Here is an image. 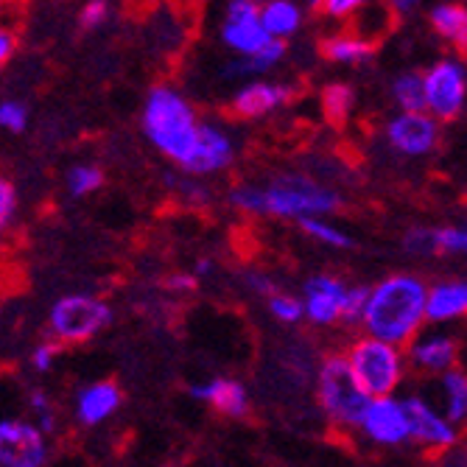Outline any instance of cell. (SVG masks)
<instances>
[{
  "label": "cell",
  "instance_id": "obj_26",
  "mask_svg": "<svg viewBox=\"0 0 467 467\" xmlns=\"http://www.w3.org/2000/svg\"><path fill=\"white\" fill-rule=\"evenodd\" d=\"M296 224H300V230H303L311 241H317V244H322V246H327V249H353V246H356L353 235H350L348 230H342L338 224H333L327 216L300 219Z\"/></svg>",
  "mask_w": 467,
  "mask_h": 467
},
{
  "label": "cell",
  "instance_id": "obj_32",
  "mask_svg": "<svg viewBox=\"0 0 467 467\" xmlns=\"http://www.w3.org/2000/svg\"><path fill=\"white\" fill-rule=\"evenodd\" d=\"M31 120L28 104L20 99H0V132L23 135Z\"/></svg>",
  "mask_w": 467,
  "mask_h": 467
},
{
  "label": "cell",
  "instance_id": "obj_22",
  "mask_svg": "<svg viewBox=\"0 0 467 467\" xmlns=\"http://www.w3.org/2000/svg\"><path fill=\"white\" fill-rule=\"evenodd\" d=\"M429 23L437 36H442L448 46L456 51H464L467 46V9L462 0H442L434 4L429 12Z\"/></svg>",
  "mask_w": 467,
  "mask_h": 467
},
{
  "label": "cell",
  "instance_id": "obj_12",
  "mask_svg": "<svg viewBox=\"0 0 467 467\" xmlns=\"http://www.w3.org/2000/svg\"><path fill=\"white\" fill-rule=\"evenodd\" d=\"M51 442L28 417H0V467H46Z\"/></svg>",
  "mask_w": 467,
  "mask_h": 467
},
{
  "label": "cell",
  "instance_id": "obj_14",
  "mask_svg": "<svg viewBox=\"0 0 467 467\" xmlns=\"http://www.w3.org/2000/svg\"><path fill=\"white\" fill-rule=\"evenodd\" d=\"M367 442L378 448H400L409 442V429H406V411L398 395H384V398H369L358 429H356Z\"/></svg>",
  "mask_w": 467,
  "mask_h": 467
},
{
  "label": "cell",
  "instance_id": "obj_28",
  "mask_svg": "<svg viewBox=\"0 0 467 467\" xmlns=\"http://www.w3.org/2000/svg\"><path fill=\"white\" fill-rule=\"evenodd\" d=\"M26 400H28V420L34 422V426L46 434V437H51L57 429H59V414H57V403H54V398L46 392V389H39V387H34V389H28V395H26Z\"/></svg>",
  "mask_w": 467,
  "mask_h": 467
},
{
  "label": "cell",
  "instance_id": "obj_20",
  "mask_svg": "<svg viewBox=\"0 0 467 467\" xmlns=\"http://www.w3.org/2000/svg\"><path fill=\"white\" fill-rule=\"evenodd\" d=\"M322 57L333 65H342V67H358L367 65L375 57V39L358 34V31H330L322 39Z\"/></svg>",
  "mask_w": 467,
  "mask_h": 467
},
{
  "label": "cell",
  "instance_id": "obj_45",
  "mask_svg": "<svg viewBox=\"0 0 467 467\" xmlns=\"http://www.w3.org/2000/svg\"><path fill=\"white\" fill-rule=\"evenodd\" d=\"M306 4H308V6H314V9H319V6H322V0H306Z\"/></svg>",
  "mask_w": 467,
  "mask_h": 467
},
{
  "label": "cell",
  "instance_id": "obj_9",
  "mask_svg": "<svg viewBox=\"0 0 467 467\" xmlns=\"http://www.w3.org/2000/svg\"><path fill=\"white\" fill-rule=\"evenodd\" d=\"M219 42L235 59L266 48L272 36L261 26V0H224L219 17Z\"/></svg>",
  "mask_w": 467,
  "mask_h": 467
},
{
  "label": "cell",
  "instance_id": "obj_4",
  "mask_svg": "<svg viewBox=\"0 0 467 467\" xmlns=\"http://www.w3.org/2000/svg\"><path fill=\"white\" fill-rule=\"evenodd\" d=\"M314 395H317L319 411L325 414V420L336 431L356 434L361 411H364L369 395L356 380L345 353H330L319 361L317 380H314Z\"/></svg>",
  "mask_w": 467,
  "mask_h": 467
},
{
  "label": "cell",
  "instance_id": "obj_23",
  "mask_svg": "<svg viewBox=\"0 0 467 467\" xmlns=\"http://www.w3.org/2000/svg\"><path fill=\"white\" fill-rule=\"evenodd\" d=\"M437 398L440 411L453 422V426H464L467 420V375L462 367H453L437 378Z\"/></svg>",
  "mask_w": 467,
  "mask_h": 467
},
{
  "label": "cell",
  "instance_id": "obj_38",
  "mask_svg": "<svg viewBox=\"0 0 467 467\" xmlns=\"http://www.w3.org/2000/svg\"><path fill=\"white\" fill-rule=\"evenodd\" d=\"M109 12H112V9H109L107 0H88V4H84L81 12H78V26H81L84 31H99V28L107 26Z\"/></svg>",
  "mask_w": 467,
  "mask_h": 467
},
{
  "label": "cell",
  "instance_id": "obj_11",
  "mask_svg": "<svg viewBox=\"0 0 467 467\" xmlns=\"http://www.w3.org/2000/svg\"><path fill=\"white\" fill-rule=\"evenodd\" d=\"M235 157H238V140L230 132V126L213 118H202L193 154L185 162L182 174L202 177V180L216 177V174H224L227 168H233Z\"/></svg>",
  "mask_w": 467,
  "mask_h": 467
},
{
  "label": "cell",
  "instance_id": "obj_19",
  "mask_svg": "<svg viewBox=\"0 0 467 467\" xmlns=\"http://www.w3.org/2000/svg\"><path fill=\"white\" fill-rule=\"evenodd\" d=\"M123 406V392L115 380H96L76 392V420L84 429H96Z\"/></svg>",
  "mask_w": 467,
  "mask_h": 467
},
{
  "label": "cell",
  "instance_id": "obj_25",
  "mask_svg": "<svg viewBox=\"0 0 467 467\" xmlns=\"http://www.w3.org/2000/svg\"><path fill=\"white\" fill-rule=\"evenodd\" d=\"M389 99L398 112H426V99H422V76L417 70H403L389 84Z\"/></svg>",
  "mask_w": 467,
  "mask_h": 467
},
{
  "label": "cell",
  "instance_id": "obj_30",
  "mask_svg": "<svg viewBox=\"0 0 467 467\" xmlns=\"http://www.w3.org/2000/svg\"><path fill=\"white\" fill-rule=\"evenodd\" d=\"M403 252L411 254L417 261H429V258H437V235H434V227H426V224H414L403 233Z\"/></svg>",
  "mask_w": 467,
  "mask_h": 467
},
{
  "label": "cell",
  "instance_id": "obj_16",
  "mask_svg": "<svg viewBox=\"0 0 467 467\" xmlns=\"http://www.w3.org/2000/svg\"><path fill=\"white\" fill-rule=\"evenodd\" d=\"M291 99H294V90L285 81L249 78V81H241V88L233 93L230 112L241 120H261L288 107Z\"/></svg>",
  "mask_w": 467,
  "mask_h": 467
},
{
  "label": "cell",
  "instance_id": "obj_31",
  "mask_svg": "<svg viewBox=\"0 0 467 467\" xmlns=\"http://www.w3.org/2000/svg\"><path fill=\"white\" fill-rule=\"evenodd\" d=\"M266 308L280 325H300L303 322V303L296 294L275 291L272 296H266Z\"/></svg>",
  "mask_w": 467,
  "mask_h": 467
},
{
  "label": "cell",
  "instance_id": "obj_40",
  "mask_svg": "<svg viewBox=\"0 0 467 467\" xmlns=\"http://www.w3.org/2000/svg\"><path fill=\"white\" fill-rule=\"evenodd\" d=\"M244 285L252 291V294H258V296H272L275 291H280V285H277V280L269 275V272H261V269H249L246 275H244Z\"/></svg>",
  "mask_w": 467,
  "mask_h": 467
},
{
  "label": "cell",
  "instance_id": "obj_3",
  "mask_svg": "<svg viewBox=\"0 0 467 467\" xmlns=\"http://www.w3.org/2000/svg\"><path fill=\"white\" fill-rule=\"evenodd\" d=\"M199 112L193 101L174 84L160 81L146 93L140 109V132L168 162H174L180 171L193 154L199 138Z\"/></svg>",
  "mask_w": 467,
  "mask_h": 467
},
{
  "label": "cell",
  "instance_id": "obj_41",
  "mask_svg": "<svg viewBox=\"0 0 467 467\" xmlns=\"http://www.w3.org/2000/svg\"><path fill=\"white\" fill-rule=\"evenodd\" d=\"M162 288L171 294H193L199 288V280L191 272H171L162 280Z\"/></svg>",
  "mask_w": 467,
  "mask_h": 467
},
{
  "label": "cell",
  "instance_id": "obj_27",
  "mask_svg": "<svg viewBox=\"0 0 467 467\" xmlns=\"http://www.w3.org/2000/svg\"><path fill=\"white\" fill-rule=\"evenodd\" d=\"M322 109L333 123H345L356 109V90L348 81H330L322 90Z\"/></svg>",
  "mask_w": 467,
  "mask_h": 467
},
{
  "label": "cell",
  "instance_id": "obj_35",
  "mask_svg": "<svg viewBox=\"0 0 467 467\" xmlns=\"http://www.w3.org/2000/svg\"><path fill=\"white\" fill-rule=\"evenodd\" d=\"M367 294H369V285H364V283H350L348 285L342 325H350L353 327V325L361 322V314H364V306H367Z\"/></svg>",
  "mask_w": 467,
  "mask_h": 467
},
{
  "label": "cell",
  "instance_id": "obj_42",
  "mask_svg": "<svg viewBox=\"0 0 467 467\" xmlns=\"http://www.w3.org/2000/svg\"><path fill=\"white\" fill-rule=\"evenodd\" d=\"M15 48H17V39H15V34H12L6 26H0V67L12 62V57H15Z\"/></svg>",
  "mask_w": 467,
  "mask_h": 467
},
{
  "label": "cell",
  "instance_id": "obj_33",
  "mask_svg": "<svg viewBox=\"0 0 467 467\" xmlns=\"http://www.w3.org/2000/svg\"><path fill=\"white\" fill-rule=\"evenodd\" d=\"M437 235V254H445V258H462L467 252V230L464 224H445V227H434Z\"/></svg>",
  "mask_w": 467,
  "mask_h": 467
},
{
  "label": "cell",
  "instance_id": "obj_21",
  "mask_svg": "<svg viewBox=\"0 0 467 467\" xmlns=\"http://www.w3.org/2000/svg\"><path fill=\"white\" fill-rule=\"evenodd\" d=\"M261 26L272 39L288 42L306 26V6L300 0H261Z\"/></svg>",
  "mask_w": 467,
  "mask_h": 467
},
{
  "label": "cell",
  "instance_id": "obj_37",
  "mask_svg": "<svg viewBox=\"0 0 467 467\" xmlns=\"http://www.w3.org/2000/svg\"><path fill=\"white\" fill-rule=\"evenodd\" d=\"M375 0H322V15L330 17V20H350V17H358V12H364L367 6H372Z\"/></svg>",
  "mask_w": 467,
  "mask_h": 467
},
{
  "label": "cell",
  "instance_id": "obj_17",
  "mask_svg": "<svg viewBox=\"0 0 467 467\" xmlns=\"http://www.w3.org/2000/svg\"><path fill=\"white\" fill-rule=\"evenodd\" d=\"M188 398L196 403H207L210 409H216L227 420H244L252 411V398L246 387L235 378H207L199 384H188Z\"/></svg>",
  "mask_w": 467,
  "mask_h": 467
},
{
  "label": "cell",
  "instance_id": "obj_5",
  "mask_svg": "<svg viewBox=\"0 0 467 467\" xmlns=\"http://www.w3.org/2000/svg\"><path fill=\"white\" fill-rule=\"evenodd\" d=\"M345 358L361 384V389L369 398L398 395L409 378V364L403 356V348H395L389 342H380L372 336H358L345 350Z\"/></svg>",
  "mask_w": 467,
  "mask_h": 467
},
{
  "label": "cell",
  "instance_id": "obj_24",
  "mask_svg": "<svg viewBox=\"0 0 467 467\" xmlns=\"http://www.w3.org/2000/svg\"><path fill=\"white\" fill-rule=\"evenodd\" d=\"M285 59V42L280 39H272L266 48H261L258 54L252 57H241V59H233L227 67H224V76L227 78H238V81H249V78H264L266 73H272L275 67H280Z\"/></svg>",
  "mask_w": 467,
  "mask_h": 467
},
{
  "label": "cell",
  "instance_id": "obj_34",
  "mask_svg": "<svg viewBox=\"0 0 467 467\" xmlns=\"http://www.w3.org/2000/svg\"><path fill=\"white\" fill-rule=\"evenodd\" d=\"M17 210H20V196H17V188L9 177L0 174V238H4L15 219H17Z\"/></svg>",
  "mask_w": 467,
  "mask_h": 467
},
{
  "label": "cell",
  "instance_id": "obj_36",
  "mask_svg": "<svg viewBox=\"0 0 467 467\" xmlns=\"http://www.w3.org/2000/svg\"><path fill=\"white\" fill-rule=\"evenodd\" d=\"M177 193L182 196V202L196 204V207L213 202V191H210V185H207L202 177H191V174L180 177V182H177Z\"/></svg>",
  "mask_w": 467,
  "mask_h": 467
},
{
  "label": "cell",
  "instance_id": "obj_13",
  "mask_svg": "<svg viewBox=\"0 0 467 467\" xmlns=\"http://www.w3.org/2000/svg\"><path fill=\"white\" fill-rule=\"evenodd\" d=\"M440 138L442 126L429 112H395L384 126L387 146L406 160H422L434 154Z\"/></svg>",
  "mask_w": 467,
  "mask_h": 467
},
{
  "label": "cell",
  "instance_id": "obj_29",
  "mask_svg": "<svg viewBox=\"0 0 467 467\" xmlns=\"http://www.w3.org/2000/svg\"><path fill=\"white\" fill-rule=\"evenodd\" d=\"M67 193L76 199H84L96 193L104 185V171L93 162H76L73 168H67V177H65Z\"/></svg>",
  "mask_w": 467,
  "mask_h": 467
},
{
  "label": "cell",
  "instance_id": "obj_1",
  "mask_svg": "<svg viewBox=\"0 0 467 467\" xmlns=\"http://www.w3.org/2000/svg\"><path fill=\"white\" fill-rule=\"evenodd\" d=\"M227 202L244 216H261V219H311V216H333L342 207V193L336 188L300 174L285 171L272 177L264 185L241 182L230 191Z\"/></svg>",
  "mask_w": 467,
  "mask_h": 467
},
{
  "label": "cell",
  "instance_id": "obj_10",
  "mask_svg": "<svg viewBox=\"0 0 467 467\" xmlns=\"http://www.w3.org/2000/svg\"><path fill=\"white\" fill-rule=\"evenodd\" d=\"M406 364L420 378H440L442 372L459 367L462 342L445 327H422L403 348Z\"/></svg>",
  "mask_w": 467,
  "mask_h": 467
},
{
  "label": "cell",
  "instance_id": "obj_15",
  "mask_svg": "<svg viewBox=\"0 0 467 467\" xmlns=\"http://www.w3.org/2000/svg\"><path fill=\"white\" fill-rule=\"evenodd\" d=\"M348 285L342 277L336 275H311L303 283V319H308L317 327H333L342 325V311H345V294Z\"/></svg>",
  "mask_w": 467,
  "mask_h": 467
},
{
  "label": "cell",
  "instance_id": "obj_8",
  "mask_svg": "<svg viewBox=\"0 0 467 467\" xmlns=\"http://www.w3.org/2000/svg\"><path fill=\"white\" fill-rule=\"evenodd\" d=\"M406 411V429H409V442L420 445L429 453L448 451L462 442V429L426 398L422 392H406L398 395Z\"/></svg>",
  "mask_w": 467,
  "mask_h": 467
},
{
  "label": "cell",
  "instance_id": "obj_18",
  "mask_svg": "<svg viewBox=\"0 0 467 467\" xmlns=\"http://www.w3.org/2000/svg\"><path fill=\"white\" fill-rule=\"evenodd\" d=\"M467 314V283L462 277H445L426 291V325L448 327Z\"/></svg>",
  "mask_w": 467,
  "mask_h": 467
},
{
  "label": "cell",
  "instance_id": "obj_7",
  "mask_svg": "<svg viewBox=\"0 0 467 467\" xmlns=\"http://www.w3.org/2000/svg\"><path fill=\"white\" fill-rule=\"evenodd\" d=\"M422 76V99L434 120H456L467 107V67L459 54L440 57Z\"/></svg>",
  "mask_w": 467,
  "mask_h": 467
},
{
  "label": "cell",
  "instance_id": "obj_6",
  "mask_svg": "<svg viewBox=\"0 0 467 467\" xmlns=\"http://www.w3.org/2000/svg\"><path fill=\"white\" fill-rule=\"evenodd\" d=\"M112 325V308L96 294H65L48 311L51 338L62 345H84Z\"/></svg>",
  "mask_w": 467,
  "mask_h": 467
},
{
  "label": "cell",
  "instance_id": "obj_43",
  "mask_svg": "<svg viewBox=\"0 0 467 467\" xmlns=\"http://www.w3.org/2000/svg\"><path fill=\"white\" fill-rule=\"evenodd\" d=\"M422 6V0H387V9L398 17H409Z\"/></svg>",
  "mask_w": 467,
  "mask_h": 467
},
{
  "label": "cell",
  "instance_id": "obj_2",
  "mask_svg": "<svg viewBox=\"0 0 467 467\" xmlns=\"http://www.w3.org/2000/svg\"><path fill=\"white\" fill-rule=\"evenodd\" d=\"M426 291L429 283L414 272H395L369 285L358 322L364 336L406 348L426 327Z\"/></svg>",
  "mask_w": 467,
  "mask_h": 467
},
{
  "label": "cell",
  "instance_id": "obj_44",
  "mask_svg": "<svg viewBox=\"0 0 467 467\" xmlns=\"http://www.w3.org/2000/svg\"><path fill=\"white\" fill-rule=\"evenodd\" d=\"M213 272H216V264H213V258H199L191 275H193L196 280H202V277H207V275H213Z\"/></svg>",
  "mask_w": 467,
  "mask_h": 467
},
{
  "label": "cell",
  "instance_id": "obj_39",
  "mask_svg": "<svg viewBox=\"0 0 467 467\" xmlns=\"http://www.w3.org/2000/svg\"><path fill=\"white\" fill-rule=\"evenodd\" d=\"M59 350H62V348L54 342V338H48V342H39V345L31 350V356H28L31 369H34V372H39V375L51 372V369H54V364H57V358H59Z\"/></svg>",
  "mask_w": 467,
  "mask_h": 467
}]
</instances>
